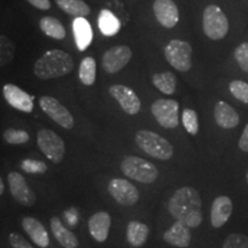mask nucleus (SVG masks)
<instances>
[{"label":"nucleus","instance_id":"412c9836","mask_svg":"<svg viewBox=\"0 0 248 248\" xmlns=\"http://www.w3.org/2000/svg\"><path fill=\"white\" fill-rule=\"evenodd\" d=\"M51 231L53 233L54 238L57 239L59 244L63 248H77L78 247V239L76 235L73 233L70 230L62 224L59 217H52L51 222Z\"/></svg>","mask_w":248,"mask_h":248},{"label":"nucleus","instance_id":"dca6fc26","mask_svg":"<svg viewBox=\"0 0 248 248\" xmlns=\"http://www.w3.org/2000/svg\"><path fill=\"white\" fill-rule=\"evenodd\" d=\"M232 210H233V204L230 198L226 195L217 197L214 200L212 210H210V222H212L213 228H222L230 218Z\"/></svg>","mask_w":248,"mask_h":248},{"label":"nucleus","instance_id":"f3484780","mask_svg":"<svg viewBox=\"0 0 248 248\" xmlns=\"http://www.w3.org/2000/svg\"><path fill=\"white\" fill-rule=\"evenodd\" d=\"M111 225L110 215L107 212H98L89 218V231L93 239L98 243H104L108 238Z\"/></svg>","mask_w":248,"mask_h":248},{"label":"nucleus","instance_id":"c9c22d12","mask_svg":"<svg viewBox=\"0 0 248 248\" xmlns=\"http://www.w3.org/2000/svg\"><path fill=\"white\" fill-rule=\"evenodd\" d=\"M9 244L13 248H33L29 241H27L22 235L16 232L9 234Z\"/></svg>","mask_w":248,"mask_h":248},{"label":"nucleus","instance_id":"9d476101","mask_svg":"<svg viewBox=\"0 0 248 248\" xmlns=\"http://www.w3.org/2000/svg\"><path fill=\"white\" fill-rule=\"evenodd\" d=\"M108 192L117 203L124 207L133 206L139 200V191L137 187L126 179H111L108 184Z\"/></svg>","mask_w":248,"mask_h":248},{"label":"nucleus","instance_id":"f704fd0d","mask_svg":"<svg viewBox=\"0 0 248 248\" xmlns=\"http://www.w3.org/2000/svg\"><path fill=\"white\" fill-rule=\"evenodd\" d=\"M223 248H248V237L241 233H232L226 237Z\"/></svg>","mask_w":248,"mask_h":248},{"label":"nucleus","instance_id":"b1692460","mask_svg":"<svg viewBox=\"0 0 248 248\" xmlns=\"http://www.w3.org/2000/svg\"><path fill=\"white\" fill-rule=\"evenodd\" d=\"M64 13L75 17H85L91 13V8L83 0H55Z\"/></svg>","mask_w":248,"mask_h":248},{"label":"nucleus","instance_id":"5701e85b","mask_svg":"<svg viewBox=\"0 0 248 248\" xmlns=\"http://www.w3.org/2000/svg\"><path fill=\"white\" fill-rule=\"evenodd\" d=\"M150 228L144 223L131 221L126 226V239L133 247H141L147 241Z\"/></svg>","mask_w":248,"mask_h":248},{"label":"nucleus","instance_id":"2f4dec72","mask_svg":"<svg viewBox=\"0 0 248 248\" xmlns=\"http://www.w3.org/2000/svg\"><path fill=\"white\" fill-rule=\"evenodd\" d=\"M4 139L8 144L12 145H21L26 144L30 137L27 131L24 130H18L14 128H9L4 132Z\"/></svg>","mask_w":248,"mask_h":248},{"label":"nucleus","instance_id":"7ed1b4c3","mask_svg":"<svg viewBox=\"0 0 248 248\" xmlns=\"http://www.w3.org/2000/svg\"><path fill=\"white\" fill-rule=\"evenodd\" d=\"M136 142L145 153L154 159L167 161L171 159L173 148L166 138L148 130H140L136 133Z\"/></svg>","mask_w":248,"mask_h":248},{"label":"nucleus","instance_id":"473e14b6","mask_svg":"<svg viewBox=\"0 0 248 248\" xmlns=\"http://www.w3.org/2000/svg\"><path fill=\"white\" fill-rule=\"evenodd\" d=\"M21 168L23 169V171L27 173H39L43 175L47 171V166L46 163L42 162V161H37L32 159H27L23 160L21 163Z\"/></svg>","mask_w":248,"mask_h":248},{"label":"nucleus","instance_id":"2eb2a0df","mask_svg":"<svg viewBox=\"0 0 248 248\" xmlns=\"http://www.w3.org/2000/svg\"><path fill=\"white\" fill-rule=\"evenodd\" d=\"M153 11L156 20L164 28L171 29L178 23L179 11L172 0H155Z\"/></svg>","mask_w":248,"mask_h":248},{"label":"nucleus","instance_id":"7c9ffc66","mask_svg":"<svg viewBox=\"0 0 248 248\" xmlns=\"http://www.w3.org/2000/svg\"><path fill=\"white\" fill-rule=\"evenodd\" d=\"M229 90L237 100L248 104V83L244 80H232Z\"/></svg>","mask_w":248,"mask_h":248},{"label":"nucleus","instance_id":"ddd939ff","mask_svg":"<svg viewBox=\"0 0 248 248\" xmlns=\"http://www.w3.org/2000/svg\"><path fill=\"white\" fill-rule=\"evenodd\" d=\"M109 93L111 97L119 102L124 113L129 114V115H136L139 113L141 108V102L133 90L125 85L115 84L110 86Z\"/></svg>","mask_w":248,"mask_h":248},{"label":"nucleus","instance_id":"393cba45","mask_svg":"<svg viewBox=\"0 0 248 248\" xmlns=\"http://www.w3.org/2000/svg\"><path fill=\"white\" fill-rule=\"evenodd\" d=\"M152 82L155 88L160 90L164 94H173L177 86V78L170 71H164V73L154 74L152 77Z\"/></svg>","mask_w":248,"mask_h":248},{"label":"nucleus","instance_id":"e433bc0d","mask_svg":"<svg viewBox=\"0 0 248 248\" xmlns=\"http://www.w3.org/2000/svg\"><path fill=\"white\" fill-rule=\"evenodd\" d=\"M30 5H32L33 7L42 9V11H47L51 8V1L49 0H27Z\"/></svg>","mask_w":248,"mask_h":248},{"label":"nucleus","instance_id":"a878e982","mask_svg":"<svg viewBox=\"0 0 248 248\" xmlns=\"http://www.w3.org/2000/svg\"><path fill=\"white\" fill-rule=\"evenodd\" d=\"M40 29L46 36L51 37V38L62 40L66 37V29L62 26V23L58 18L52 16H44L42 17L39 22Z\"/></svg>","mask_w":248,"mask_h":248},{"label":"nucleus","instance_id":"a211bd4d","mask_svg":"<svg viewBox=\"0 0 248 248\" xmlns=\"http://www.w3.org/2000/svg\"><path fill=\"white\" fill-rule=\"evenodd\" d=\"M214 117L217 125L221 126L222 129H233L238 126L240 122V117L235 109L228 102L217 101L214 108Z\"/></svg>","mask_w":248,"mask_h":248},{"label":"nucleus","instance_id":"6e6552de","mask_svg":"<svg viewBox=\"0 0 248 248\" xmlns=\"http://www.w3.org/2000/svg\"><path fill=\"white\" fill-rule=\"evenodd\" d=\"M151 111L161 126L175 129L179 124V104L172 99H157L151 106Z\"/></svg>","mask_w":248,"mask_h":248},{"label":"nucleus","instance_id":"39448f33","mask_svg":"<svg viewBox=\"0 0 248 248\" xmlns=\"http://www.w3.org/2000/svg\"><path fill=\"white\" fill-rule=\"evenodd\" d=\"M204 35L212 40H222L229 32V20L223 9L217 5L204 8L202 17Z\"/></svg>","mask_w":248,"mask_h":248},{"label":"nucleus","instance_id":"9b49d317","mask_svg":"<svg viewBox=\"0 0 248 248\" xmlns=\"http://www.w3.org/2000/svg\"><path fill=\"white\" fill-rule=\"evenodd\" d=\"M132 51L126 45H115L102 55V68L108 74L119 73L131 60Z\"/></svg>","mask_w":248,"mask_h":248},{"label":"nucleus","instance_id":"cd10ccee","mask_svg":"<svg viewBox=\"0 0 248 248\" xmlns=\"http://www.w3.org/2000/svg\"><path fill=\"white\" fill-rule=\"evenodd\" d=\"M78 76L80 82L86 86L94 84L97 76V62L92 57H86L80 62Z\"/></svg>","mask_w":248,"mask_h":248},{"label":"nucleus","instance_id":"6ab92c4d","mask_svg":"<svg viewBox=\"0 0 248 248\" xmlns=\"http://www.w3.org/2000/svg\"><path fill=\"white\" fill-rule=\"evenodd\" d=\"M163 240L172 246L186 248L191 243L190 228L181 221H176L169 230L163 233Z\"/></svg>","mask_w":248,"mask_h":248},{"label":"nucleus","instance_id":"1a4fd4ad","mask_svg":"<svg viewBox=\"0 0 248 248\" xmlns=\"http://www.w3.org/2000/svg\"><path fill=\"white\" fill-rule=\"evenodd\" d=\"M39 106L43 111L51 117L55 123L62 126L64 129H73L75 121H74L73 115L70 111L67 109L60 101L53 97H42L39 99Z\"/></svg>","mask_w":248,"mask_h":248},{"label":"nucleus","instance_id":"423d86ee","mask_svg":"<svg viewBox=\"0 0 248 248\" xmlns=\"http://www.w3.org/2000/svg\"><path fill=\"white\" fill-rule=\"evenodd\" d=\"M164 55L176 70L186 73L192 67V46L184 40L172 39L164 47Z\"/></svg>","mask_w":248,"mask_h":248},{"label":"nucleus","instance_id":"72a5a7b5","mask_svg":"<svg viewBox=\"0 0 248 248\" xmlns=\"http://www.w3.org/2000/svg\"><path fill=\"white\" fill-rule=\"evenodd\" d=\"M234 59L237 61L240 69L248 73V43H241L237 48L234 49Z\"/></svg>","mask_w":248,"mask_h":248},{"label":"nucleus","instance_id":"4c0bfd02","mask_svg":"<svg viewBox=\"0 0 248 248\" xmlns=\"http://www.w3.org/2000/svg\"><path fill=\"white\" fill-rule=\"evenodd\" d=\"M238 145H239V148L241 151L248 152V124L245 126L243 135H241V137L239 139V144Z\"/></svg>","mask_w":248,"mask_h":248},{"label":"nucleus","instance_id":"f8f14e48","mask_svg":"<svg viewBox=\"0 0 248 248\" xmlns=\"http://www.w3.org/2000/svg\"><path fill=\"white\" fill-rule=\"evenodd\" d=\"M12 197L22 206L31 207L36 202V194L27 184L26 178L20 172H9L7 176Z\"/></svg>","mask_w":248,"mask_h":248},{"label":"nucleus","instance_id":"0eeeda50","mask_svg":"<svg viewBox=\"0 0 248 248\" xmlns=\"http://www.w3.org/2000/svg\"><path fill=\"white\" fill-rule=\"evenodd\" d=\"M37 142L39 150L48 160L55 164L62 162L66 153V145L60 136L49 129H42L37 135Z\"/></svg>","mask_w":248,"mask_h":248},{"label":"nucleus","instance_id":"4be33fe9","mask_svg":"<svg viewBox=\"0 0 248 248\" xmlns=\"http://www.w3.org/2000/svg\"><path fill=\"white\" fill-rule=\"evenodd\" d=\"M73 31L77 47L79 51H85L91 44L93 38L92 28L84 17H76L73 22Z\"/></svg>","mask_w":248,"mask_h":248},{"label":"nucleus","instance_id":"c756f323","mask_svg":"<svg viewBox=\"0 0 248 248\" xmlns=\"http://www.w3.org/2000/svg\"><path fill=\"white\" fill-rule=\"evenodd\" d=\"M0 40H1L0 43V63L1 66H6L13 60L15 47L13 43L4 35L0 37Z\"/></svg>","mask_w":248,"mask_h":248},{"label":"nucleus","instance_id":"f03ea898","mask_svg":"<svg viewBox=\"0 0 248 248\" xmlns=\"http://www.w3.org/2000/svg\"><path fill=\"white\" fill-rule=\"evenodd\" d=\"M74 66V60L69 53L61 49H51L36 61L33 73L39 79H53L70 74Z\"/></svg>","mask_w":248,"mask_h":248},{"label":"nucleus","instance_id":"c85d7f7f","mask_svg":"<svg viewBox=\"0 0 248 248\" xmlns=\"http://www.w3.org/2000/svg\"><path fill=\"white\" fill-rule=\"evenodd\" d=\"M182 121L186 131L192 136L198 135V132H199V121H198V114L195 113V110L188 109V108L183 110Z\"/></svg>","mask_w":248,"mask_h":248},{"label":"nucleus","instance_id":"20e7f679","mask_svg":"<svg viewBox=\"0 0 248 248\" xmlns=\"http://www.w3.org/2000/svg\"><path fill=\"white\" fill-rule=\"evenodd\" d=\"M121 170L126 177L137 181L141 184H152L156 181L159 176V170L150 161L138 156L124 157L121 163Z\"/></svg>","mask_w":248,"mask_h":248},{"label":"nucleus","instance_id":"f257e3e1","mask_svg":"<svg viewBox=\"0 0 248 248\" xmlns=\"http://www.w3.org/2000/svg\"><path fill=\"white\" fill-rule=\"evenodd\" d=\"M202 201L195 188L190 186L178 188L170 198L168 210L177 221L185 223L188 228H198L202 223Z\"/></svg>","mask_w":248,"mask_h":248},{"label":"nucleus","instance_id":"ea45409f","mask_svg":"<svg viewBox=\"0 0 248 248\" xmlns=\"http://www.w3.org/2000/svg\"><path fill=\"white\" fill-rule=\"evenodd\" d=\"M246 179H247V184H248V171H247V175H246Z\"/></svg>","mask_w":248,"mask_h":248},{"label":"nucleus","instance_id":"4468645a","mask_svg":"<svg viewBox=\"0 0 248 248\" xmlns=\"http://www.w3.org/2000/svg\"><path fill=\"white\" fill-rule=\"evenodd\" d=\"M2 93L6 101L15 109L31 113L33 109V98L28 94L26 91L14 84H5L2 88Z\"/></svg>","mask_w":248,"mask_h":248},{"label":"nucleus","instance_id":"58836bf2","mask_svg":"<svg viewBox=\"0 0 248 248\" xmlns=\"http://www.w3.org/2000/svg\"><path fill=\"white\" fill-rule=\"evenodd\" d=\"M4 182L2 181H0V194H2L4 193Z\"/></svg>","mask_w":248,"mask_h":248},{"label":"nucleus","instance_id":"aec40b11","mask_svg":"<svg viewBox=\"0 0 248 248\" xmlns=\"http://www.w3.org/2000/svg\"><path fill=\"white\" fill-rule=\"evenodd\" d=\"M22 228L27 232L30 239L40 248H46L49 245V237L47 231L44 228V225L40 223L38 219L33 217H24L22 219Z\"/></svg>","mask_w":248,"mask_h":248},{"label":"nucleus","instance_id":"bb28decb","mask_svg":"<svg viewBox=\"0 0 248 248\" xmlns=\"http://www.w3.org/2000/svg\"><path fill=\"white\" fill-rule=\"evenodd\" d=\"M121 28L120 21L108 9H104L99 14V29L105 36H114Z\"/></svg>","mask_w":248,"mask_h":248}]
</instances>
